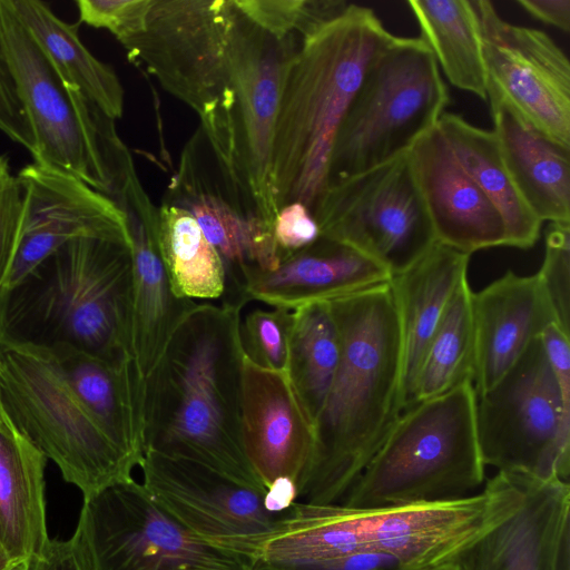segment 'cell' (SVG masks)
I'll use <instances>...</instances> for the list:
<instances>
[{
	"label": "cell",
	"mask_w": 570,
	"mask_h": 570,
	"mask_svg": "<svg viewBox=\"0 0 570 570\" xmlns=\"http://www.w3.org/2000/svg\"><path fill=\"white\" fill-rule=\"evenodd\" d=\"M248 302H200L144 379V453L193 461L265 489L242 444L244 352L242 311Z\"/></svg>",
	"instance_id": "cell-1"
},
{
	"label": "cell",
	"mask_w": 570,
	"mask_h": 570,
	"mask_svg": "<svg viewBox=\"0 0 570 570\" xmlns=\"http://www.w3.org/2000/svg\"><path fill=\"white\" fill-rule=\"evenodd\" d=\"M341 358L314 422L301 502L340 504L380 450L401 406V333L389 282L331 302Z\"/></svg>",
	"instance_id": "cell-2"
},
{
	"label": "cell",
	"mask_w": 570,
	"mask_h": 570,
	"mask_svg": "<svg viewBox=\"0 0 570 570\" xmlns=\"http://www.w3.org/2000/svg\"><path fill=\"white\" fill-rule=\"evenodd\" d=\"M393 37L371 8L350 3L303 41L286 71L272 142L277 210L292 203L313 209L326 187L340 122L370 63Z\"/></svg>",
	"instance_id": "cell-3"
},
{
	"label": "cell",
	"mask_w": 570,
	"mask_h": 570,
	"mask_svg": "<svg viewBox=\"0 0 570 570\" xmlns=\"http://www.w3.org/2000/svg\"><path fill=\"white\" fill-rule=\"evenodd\" d=\"M131 244L72 240L0 293V341L70 345L111 363L131 358Z\"/></svg>",
	"instance_id": "cell-4"
},
{
	"label": "cell",
	"mask_w": 570,
	"mask_h": 570,
	"mask_svg": "<svg viewBox=\"0 0 570 570\" xmlns=\"http://www.w3.org/2000/svg\"><path fill=\"white\" fill-rule=\"evenodd\" d=\"M471 381L404 411L340 504L374 509L459 500L485 480ZM483 488V487H482Z\"/></svg>",
	"instance_id": "cell-5"
},
{
	"label": "cell",
	"mask_w": 570,
	"mask_h": 570,
	"mask_svg": "<svg viewBox=\"0 0 570 570\" xmlns=\"http://www.w3.org/2000/svg\"><path fill=\"white\" fill-rule=\"evenodd\" d=\"M449 102L448 87L425 42L394 36L370 63L340 122L326 187L407 153L438 125Z\"/></svg>",
	"instance_id": "cell-6"
},
{
	"label": "cell",
	"mask_w": 570,
	"mask_h": 570,
	"mask_svg": "<svg viewBox=\"0 0 570 570\" xmlns=\"http://www.w3.org/2000/svg\"><path fill=\"white\" fill-rule=\"evenodd\" d=\"M0 405L83 499L132 479L136 464L99 426L47 347L0 341Z\"/></svg>",
	"instance_id": "cell-7"
},
{
	"label": "cell",
	"mask_w": 570,
	"mask_h": 570,
	"mask_svg": "<svg viewBox=\"0 0 570 570\" xmlns=\"http://www.w3.org/2000/svg\"><path fill=\"white\" fill-rule=\"evenodd\" d=\"M228 1L154 0L144 30L121 46L160 86L200 118L223 168L232 157Z\"/></svg>",
	"instance_id": "cell-8"
},
{
	"label": "cell",
	"mask_w": 570,
	"mask_h": 570,
	"mask_svg": "<svg viewBox=\"0 0 570 570\" xmlns=\"http://www.w3.org/2000/svg\"><path fill=\"white\" fill-rule=\"evenodd\" d=\"M475 428L485 466L569 482L570 395L561 392L540 337L476 396Z\"/></svg>",
	"instance_id": "cell-9"
},
{
	"label": "cell",
	"mask_w": 570,
	"mask_h": 570,
	"mask_svg": "<svg viewBox=\"0 0 570 570\" xmlns=\"http://www.w3.org/2000/svg\"><path fill=\"white\" fill-rule=\"evenodd\" d=\"M279 40L244 14L227 9V58L232 89V160L226 177L237 205L273 229L278 210L271 186V153L287 68L301 48Z\"/></svg>",
	"instance_id": "cell-10"
},
{
	"label": "cell",
	"mask_w": 570,
	"mask_h": 570,
	"mask_svg": "<svg viewBox=\"0 0 570 570\" xmlns=\"http://www.w3.org/2000/svg\"><path fill=\"white\" fill-rule=\"evenodd\" d=\"M73 537L90 570H259L196 535L134 478L85 498Z\"/></svg>",
	"instance_id": "cell-11"
},
{
	"label": "cell",
	"mask_w": 570,
	"mask_h": 570,
	"mask_svg": "<svg viewBox=\"0 0 570 570\" xmlns=\"http://www.w3.org/2000/svg\"><path fill=\"white\" fill-rule=\"evenodd\" d=\"M311 214L321 237L357 249L391 275L436 243L409 151L327 186Z\"/></svg>",
	"instance_id": "cell-12"
},
{
	"label": "cell",
	"mask_w": 570,
	"mask_h": 570,
	"mask_svg": "<svg viewBox=\"0 0 570 570\" xmlns=\"http://www.w3.org/2000/svg\"><path fill=\"white\" fill-rule=\"evenodd\" d=\"M142 484L180 523L203 540L257 558L288 513L272 512L266 489L248 485L199 463L145 452Z\"/></svg>",
	"instance_id": "cell-13"
},
{
	"label": "cell",
	"mask_w": 570,
	"mask_h": 570,
	"mask_svg": "<svg viewBox=\"0 0 570 570\" xmlns=\"http://www.w3.org/2000/svg\"><path fill=\"white\" fill-rule=\"evenodd\" d=\"M487 90L499 94L530 126L570 147V63L543 31L505 21L492 2H473Z\"/></svg>",
	"instance_id": "cell-14"
},
{
	"label": "cell",
	"mask_w": 570,
	"mask_h": 570,
	"mask_svg": "<svg viewBox=\"0 0 570 570\" xmlns=\"http://www.w3.org/2000/svg\"><path fill=\"white\" fill-rule=\"evenodd\" d=\"M16 176L22 195L21 220L18 250L4 288L72 240L105 238L131 244L122 210L78 177L36 161Z\"/></svg>",
	"instance_id": "cell-15"
},
{
	"label": "cell",
	"mask_w": 570,
	"mask_h": 570,
	"mask_svg": "<svg viewBox=\"0 0 570 570\" xmlns=\"http://www.w3.org/2000/svg\"><path fill=\"white\" fill-rule=\"evenodd\" d=\"M110 199L125 214L131 239L130 353L145 379L199 302L178 297L173 291L159 250V208L140 184L132 159Z\"/></svg>",
	"instance_id": "cell-16"
},
{
	"label": "cell",
	"mask_w": 570,
	"mask_h": 570,
	"mask_svg": "<svg viewBox=\"0 0 570 570\" xmlns=\"http://www.w3.org/2000/svg\"><path fill=\"white\" fill-rule=\"evenodd\" d=\"M0 42L35 136L33 161L67 171L100 193V181L66 89L10 0H0Z\"/></svg>",
	"instance_id": "cell-17"
},
{
	"label": "cell",
	"mask_w": 570,
	"mask_h": 570,
	"mask_svg": "<svg viewBox=\"0 0 570 570\" xmlns=\"http://www.w3.org/2000/svg\"><path fill=\"white\" fill-rule=\"evenodd\" d=\"M515 509L448 562L454 570H570V485L520 474Z\"/></svg>",
	"instance_id": "cell-18"
},
{
	"label": "cell",
	"mask_w": 570,
	"mask_h": 570,
	"mask_svg": "<svg viewBox=\"0 0 570 570\" xmlns=\"http://www.w3.org/2000/svg\"><path fill=\"white\" fill-rule=\"evenodd\" d=\"M240 435L245 455L265 487L279 479L299 489L314 448V423L286 372L267 370L244 355Z\"/></svg>",
	"instance_id": "cell-19"
},
{
	"label": "cell",
	"mask_w": 570,
	"mask_h": 570,
	"mask_svg": "<svg viewBox=\"0 0 570 570\" xmlns=\"http://www.w3.org/2000/svg\"><path fill=\"white\" fill-rule=\"evenodd\" d=\"M409 156L436 242L470 256L507 246L501 215L459 164L438 125Z\"/></svg>",
	"instance_id": "cell-20"
},
{
	"label": "cell",
	"mask_w": 570,
	"mask_h": 570,
	"mask_svg": "<svg viewBox=\"0 0 570 570\" xmlns=\"http://www.w3.org/2000/svg\"><path fill=\"white\" fill-rule=\"evenodd\" d=\"M476 396L492 389L548 325L554 311L537 274L507 271L472 295Z\"/></svg>",
	"instance_id": "cell-21"
},
{
	"label": "cell",
	"mask_w": 570,
	"mask_h": 570,
	"mask_svg": "<svg viewBox=\"0 0 570 570\" xmlns=\"http://www.w3.org/2000/svg\"><path fill=\"white\" fill-rule=\"evenodd\" d=\"M391 277L384 266L357 249L320 236L287 255L275 269L245 267L240 291L247 302L294 311L387 283Z\"/></svg>",
	"instance_id": "cell-22"
},
{
	"label": "cell",
	"mask_w": 570,
	"mask_h": 570,
	"mask_svg": "<svg viewBox=\"0 0 570 570\" xmlns=\"http://www.w3.org/2000/svg\"><path fill=\"white\" fill-rule=\"evenodd\" d=\"M470 255L436 242L389 281L401 333V406L411 407L425 351L463 278Z\"/></svg>",
	"instance_id": "cell-23"
},
{
	"label": "cell",
	"mask_w": 570,
	"mask_h": 570,
	"mask_svg": "<svg viewBox=\"0 0 570 570\" xmlns=\"http://www.w3.org/2000/svg\"><path fill=\"white\" fill-rule=\"evenodd\" d=\"M493 132L522 198L541 222H570V147L530 126L488 89Z\"/></svg>",
	"instance_id": "cell-24"
},
{
	"label": "cell",
	"mask_w": 570,
	"mask_h": 570,
	"mask_svg": "<svg viewBox=\"0 0 570 570\" xmlns=\"http://www.w3.org/2000/svg\"><path fill=\"white\" fill-rule=\"evenodd\" d=\"M170 187L173 196H178V202L185 204L180 207L194 216L219 254L227 275L225 296L244 297L240 274L245 267L271 271L286 257L271 227L257 217L244 215L230 197L200 179L184 158Z\"/></svg>",
	"instance_id": "cell-25"
},
{
	"label": "cell",
	"mask_w": 570,
	"mask_h": 570,
	"mask_svg": "<svg viewBox=\"0 0 570 570\" xmlns=\"http://www.w3.org/2000/svg\"><path fill=\"white\" fill-rule=\"evenodd\" d=\"M45 347L107 436L139 466L144 379L134 361L111 363L65 344Z\"/></svg>",
	"instance_id": "cell-26"
},
{
	"label": "cell",
	"mask_w": 570,
	"mask_h": 570,
	"mask_svg": "<svg viewBox=\"0 0 570 570\" xmlns=\"http://www.w3.org/2000/svg\"><path fill=\"white\" fill-rule=\"evenodd\" d=\"M46 455L0 409V551L11 562L30 560L49 541Z\"/></svg>",
	"instance_id": "cell-27"
},
{
	"label": "cell",
	"mask_w": 570,
	"mask_h": 570,
	"mask_svg": "<svg viewBox=\"0 0 570 570\" xmlns=\"http://www.w3.org/2000/svg\"><path fill=\"white\" fill-rule=\"evenodd\" d=\"M10 3L62 85L78 89L111 119L121 118V82L115 70L82 43L78 23L63 21L40 0H10Z\"/></svg>",
	"instance_id": "cell-28"
},
{
	"label": "cell",
	"mask_w": 570,
	"mask_h": 570,
	"mask_svg": "<svg viewBox=\"0 0 570 570\" xmlns=\"http://www.w3.org/2000/svg\"><path fill=\"white\" fill-rule=\"evenodd\" d=\"M438 126L459 164L501 215L507 246L531 248L540 237L542 222L519 193L494 132L451 112H444Z\"/></svg>",
	"instance_id": "cell-29"
},
{
	"label": "cell",
	"mask_w": 570,
	"mask_h": 570,
	"mask_svg": "<svg viewBox=\"0 0 570 570\" xmlns=\"http://www.w3.org/2000/svg\"><path fill=\"white\" fill-rule=\"evenodd\" d=\"M420 38L432 51L448 80L487 100V71L478 14L468 0L407 1Z\"/></svg>",
	"instance_id": "cell-30"
},
{
	"label": "cell",
	"mask_w": 570,
	"mask_h": 570,
	"mask_svg": "<svg viewBox=\"0 0 570 570\" xmlns=\"http://www.w3.org/2000/svg\"><path fill=\"white\" fill-rule=\"evenodd\" d=\"M341 358V335L331 302L293 311L286 373L313 423L318 416Z\"/></svg>",
	"instance_id": "cell-31"
},
{
	"label": "cell",
	"mask_w": 570,
	"mask_h": 570,
	"mask_svg": "<svg viewBox=\"0 0 570 570\" xmlns=\"http://www.w3.org/2000/svg\"><path fill=\"white\" fill-rule=\"evenodd\" d=\"M158 239L161 261L178 297L196 302L224 298V263L187 209L163 204Z\"/></svg>",
	"instance_id": "cell-32"
},
{
	"label": "cell",
	"mask_w": 570,
	"mask_h": 570,
	"mask_svg": "<svg viewBox=\"0 0 570 570\" xmlns=\"http://www.w3.org/2000/svg\"><path fill=\"white\" fill-rule=\"evenodd\" d=\"M472 295L468 277L454 292L423 356L411 407L473 379Z\"/></svg>",
	"instance_id": "cell-33"
},
{
	"label": "cell",
	"mask_w": 570,
	"mask_h": 570,
	"mask_svg": "<svg viewBox=\"0 0 570 570\" xmlns=\"http://www.w3.org/2000/svg\"><path fill=\"white\" fill-rule=\"evenodd\" d=\"M253 22L279 40L304 41L350 4L333 0H234Z\"/></svg>",
	"instance_id": "cell-34"
},
{
	"label": "cell",
	"mask_w": 570,
	"mask_h": 570,
	"mask_svg": "<svg viewBox=\"0 0 570 570\" xmlns=\"http://www.w3.org/2000/svg\"><path fill=\"white\" fill-rule=\"evenodd\" d=\"M293 311L254 308L240 320L244 355L258 366L286 372Z\"/></svg>",
	"instance_id": "cell-35"
},
{
	"label": "cell",
	"mask_w": 570,
	"mask_h": 570,
	"mask_svg": "<svg viewBox=\"0 0 570 570\" xmlns=\"http://www.w3.org/2000/svg\"><path fill=\"white\" fill-rule=\"evenodd\" d=\"M544 258L537 275L554 311L557 324L570 334V222L549 223Z\"/></svg>",
	"instance_id": "cell-36"
},
{
	"label": "cell",
	"mask_w": 570,
	"mask_h": 570,
	"mask_svg": "<svg viewBox=\"0 0 570 570\" xmlns=\"http://www.w3.org/2000/svg\"><path fill=\"white\" fill-rule=\"evenodd\" d=\"M154 0H77L79 21L106 29L122 43L140 33Z\"/></svg>",
	"instance_id": "cell-37"
},
{
	"label": "cell",
	"mask_w": 570,
	"mask_h": 570,
	"mask_svg": "<svg viewBox=\"0 0 570 570\" xmlns=\"http://www.w3.org/2000/svg\"><path fill=\"white\" fill-rule=\"evenodd\" d=\"M22 195L10 160L0 155V293L10 276L18 250Z\"/></svg>",
	"instance_id": "cell-38"
},
{
	"label": "cell",
	"mask_w": 570,
	"mask_h": 570,
	"mask_svg": "<svg viewBox=\"0 0 570 570\" xmlns=\"http://www.w3.org/2000/svg\"><path fill=\"white\" fill-rule=\"evenodd\" d=\"M0 131L26 148L31 156L36 150L35 136L20 101L10 66L0 42Z\"/></svg>",
	"instance_id": "cell-39"
},
{
	"label": "cell",
	"mask_w": 570,
	"mask_h": 570,
	"mask_svg": "<svg viewBox=\"0 0 570 570\" xmlns=\"http://www.w3.org/2000/svg\"><path fill=\"white\" fill-rule=\"evenodd\" d=\"M273 232L285 256L311 245L320 237L313 215L301 203H292L278 210Z\"/></svg>",
	"instance_id": "cell-40"
},
{
	"label": "cell",
	"mask_w": 570,
	"mask_h": 570,
	"mask_svg": "<svg viewBox=\"0 0 570 570\" xmlns=\"http://www.w3.org/2000/svg\"><path fill=\"white\" fill-rule=\"evenodd\" d=\"M29 570H90L77 541L49 539L42 551L29 560Z\"/></svg>",
	"instance_id": "cell-41"
},
{
	"label": "cell",
	"mask_w": 570,
	"mask_h": 570,
	"mask_svg": "<svg viewBox=\"0 0 570 570\" xmlns=\"http://www.w3.org/2000/svg\"><path fill=\"white\" fill-rule=\"evenodd\" d=\"M517 3L534 19L566 33L570 30L569 0H518Z\"/></svg>",
	"instance_id": "cell-42"
},
{
	"label": "cell",
	"mask_w": 570,
	"mask_h": 570,
	"mask_svg": "<svg viewBox=\"0 0 570 570\" xmlns=\"http://www.w3.org/2000/svg\"><path fill=\"white\" fill-rule=\"evenodd\" d=\"M3 570H29V560L11 561Z\"/></svg>",
	"instance_id": "cell-43"
},
{
	"label": "cell",
	"mask_w": 570,
	"mask_h": 570,
	"mask_svg": "<svg viewBox=\"0 0 570 570\" xmlns=\"http://www.w3.org/2000/svg\"><path fill=\"white\" fill-rule=\"evenodd\" d=\"M424 570H454V568L450 563H443Z\"/></svg>",
	"instance_id": "cell-44"
},
{
	"label": "cell",
	"mask_w": 570,
	"mask_h": 570,
	"mask_svg": "<svg viewBox=\"0 0 570 570\" xmlns=\"http://www.w3.org/2000/svg\"><path fill=\"white\" fill-rule=\"evenodd\" d=\"M10 561L0 552V570H3Z\"/></svg>",
	"instance_id": "cell-45"
},
{
	"label": "cell",
	"mask_w": 570,
	"mask_h": 570,
	"mask_svg": "<svg viewBox=\"0 0 570 570\" xmlns=\"http://www.w3.org/2000/svg\"><path fill=\"white\" fill-rule=\"evenodd\" d=\"M0 409H1V405H0Z\"/></svg>",
	"instance_id": "cell-46"
},
{
	"label": "cell",
	"mask_w": 570,
	"mask_h": 570,
	"mask_svg": "<svg viewBox=\"0 0 570 570\" xmlns=\"http://www.w3.org/2000/svg\"><path fill=\"white\" fill-rule=\"evenodd\" d=\"M1 552V551H0Z\"/></svg>",
	"instance_id": "cell-47"
}]
</instances>
